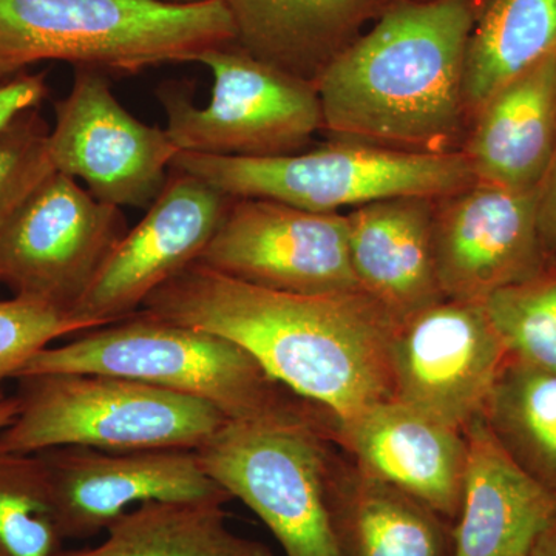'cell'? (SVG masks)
Here are the masks:
<instances>
[{
  "mask_svg": "<svg viewBox=\"0 0 556 556\" xmlns=\"http://www.w3.org/2000/svg\"><path fill=\"white\" fill-rule=\"evenodd\" d=\"M141 309L239 343L274 379L336 420L393 397L391 345L401 320L367 292L274 291L195 262Z\"/></svg>",
  "mask_w": 556,
  "mask_h": 556,
  "instance_id": "obj_1",
  "label": "cell"
},
{
  "mask_svg": "<svg viewBox=\"0 0 556 556\" xmlns=\"http://www.w3.org/2000/svg\"><path fill=\"white\" fill-rule=\"evenodd\" d=\"M479 2L390 0L314 83L325 134L402 152H460L470 127L464 75Z\"/></svg>",
  "mask_w": 556,
  "mask_h": 556,
  "instance_id": "obj_2",
  "label": "cell"
},
{
  "mask_svg": "<svg viewBox=\"0 0 556 556\" xmlns=\"http://www.w3.org/2000/svg\"><path fill=\"white\" fill-rule=\"evenodd\" d=\"M232 43L223 0H0V83L42 61L135 75Z\"/></svg>",
  "mask_w": 556,
  "mask_h": 556,
  "instance_id": "obj_3",
  "label": "cell"
},
{
  "mask_svg": "<svg viewBox=\"0 0 556 556\" xmlns=\"http://www.w3.org/2000/svg\"><path fill=\"white\" fill-rule=\"evenodd\" d=\"M73 338L40 350L16 379L42 372L118 376L201 399L228 420L325 412L274 379L239 343L144 309Z\"/></svg>",
  "mask_w": 556,
  "mask_h": 556,
  "instance_id": "obj_4",
  "label": "cell"
},
{
  "mask_svg": "<svg viewBox=\"0 0 556 556\" xmlns=\"http://www.w3.org/2000/svg\"><path fill=\"white\" fill-rule=\"evenodd\" d=\"M17 380V415L0 450H199L228 422L214 405L139 380L42 372Z\"/></svg>",
  "mask_w": 556,
  "mask_h": 556,
  "instance_id": "obj_5",
  "label": "cell"
},
{
  "mask_svg": "<svg viewBox=\"0 0 556 556\" xmlns=\"http://www.w3.org/2000/svg\"><path fill=\"white\" fill-rule=\"evenodd\" d=\"M170 169L195 175L232 199L273 200L320 214L396 197L439 199L477 182L463 152H402L340 139L276 159L179 152Z\"/></svg>",
  "mask_w": 556,
  "mask_h": 556,
  "instance_id": "obj_6",
  "label": "cell"
},
{
  "mask_svg": "<svg viewBox=\"0 0 556 556\" xmlns=\"http://www.w3.org/2000/svg\"><path fill=\"white\" fill-rule=\"evenodd\" d=\"M332 420H228L197 450L207 477L265 522L285 556H343L327 496Z\"/></svg>",
  "mask_w": 556,
  "mask_h": 556,
  "instance_id": "obj_7",
  "label": "cell"
},
{
  "mask_svg": "<svg viewBox=\"0 0 556 556\" xmlns=\"http://www.w3.org/2000/svg\"><path fill=\"white\" fill-rule=\"evenodd\" d=\"M214 76L211 102L197 108L185 86L163 84L159 100L179 152L276 159L305 152L324 131L316 84L252 58L237 43L201 54Z\"/></svg>",
  "mask_w": 556,
  "mask_h": 556,
  "instance_id": "obj_8",
  "label": "cell"
},
{
  "mask_svg": "<svg viewBox=\"0 0 556 556\" xmlns=\"http://www.w3.org/2000/svg\"><path fill=\"white\" fill-rule=\"evenodd\" d=\"M126 233L121 207L53 170L0 233V285L70 314Z\"/></svg>",
  "mask_w": 556,
  "mask_h": 556,
  "instance_id": "obj_9",
  "label": "cell"
},
{
  "mask_svg": "<svg viewBox=\"0 0 556 556\" xmlns=\"http://www.w3.org/2000/svg\"><path fill=\"white\" fill-rule=\"evenodd\" d=\"M54 115L53 169L86 182L102 203L148 211L179 153L167 130L135 118L116 100L109 76L93 68H76L72 90L56 102Z\"/></svg>",
  "mask_w": 556,
  "mask_h": 556,
  "instance_id": "obj_10",
  "label": "cell"
},
{
  "mask_svg": "<svg viewBox=\"0 0 556 556\" xmlns=\"http://www.w3.org/2000/svg\"><path fill=\"white\" fill-rule=\"evenodd\" d=\"M507 361L484 302L444 299L399 324L391 345L393 397L466 431L482 417Z\"/></svg>",
  "mask_w": 556,
  "mask_h": 556,
  "instance_id": "obj_11",
  "label": "cell"
},
{
  "mask_svg": "<svg viewBox=\"0 0 556 556\" xmlns=\"http://www.w3.org/2000/svg\"><path fill=\"white\" fill-rule=\"evenodd\" d=\"M200 265L292 294L362 291L351 266L345 214L263 199H233Z\"/></svg>",
  "mask_w": 556,
  "mask_h": 556,
  "instance_id": "obj_12",
  "label": "cell"
},
{
  "mask_svg": "<svg viewBox=\"0 0 556 556\" xmlns=\"http://www.w3.org/2000/svg\"><path fill=\"white\" fill-rule=\"evenodd\" d=\"M170 172L144 218L113 249L70 313L87 329L138 313L161 285L199 262L222 228L232 197L188 172Z\"/></svg>",
  "mask_w": 556,
  "mask_h": 556,
  "instance_id": "obj_13",
  "label": "cell"
},
{
  "mask_svg": "<svg viewBox=\"0 0 556 556\" xmlns=\"http://www.w3.org/2000/svg\"><path fill=\"white\" fill-rule=\"evenodd\" d=\"M540 190L473 182L434 201L433 252L445 299L485 302L547 265Z\"/></svg>",
  "mask_w": 556,
  "mask_h": 556,
  "instance_id": "obj_14",
  "label": "cell"
},
{
  "mask_svg": "<svg viewBox=\"0 0 556 556\" xmlns=\"http://www.w3.org/2000/svg\"><path fill=\"white\" fill-rule=\"evenodd\" d=\"M39 455L67 540L98 535L135 503L232 500L207 477L197 450L56 447Z\"/></svg>",
  "mask_w": 556,
  "mask_h": 556,
  "instance_id": "obj_15",
  "label": "cell"
},
{
  "mask_svg": "<svg viewBox=\"0 0 556 556\" xmlns=\"http://www.w3.org/2000/svg\"><path fill=\"white\" fill-rule=\"evenodd\" d=\"M332 441L354 463L455 525L468 460L466 431L391 397L332 420Z\"/></svg>",
  "mask_w": 556,
  "mask_h": 556,
  "instance_id": "obj_16",
  "label": "cell"
},
{
  "mask_svg": "<svg viewBox=\"0 0 556 556\" xmlns=\"http://www.w3.org/2000/svg\"><path fill=\"white\" fill-rule=\"evenodd\" d=\"M434 201L396 197L345 214L351 266L362 291L401 321L445 299L434 263Z\"/></svg>",
  "mask_w": 556,
  "mask_h": 556,
  "instance_id": "obj_17",
  "label": "cell"
},
{
  "mask_svg": "<svg viewBox=\"0 0 556 556\" xmlns=\"http://www.w3.org/2000/svg\"><path fill=\"white\" fill-rule=\"evenodd\" d=\"M468 460L452 556H530L556 515V496L497 444L484 419L466 428Z\"/></svg>",
  "mask_w": 556,
  "mask_h": 556,
  "instance_id": "obj_18",
  "label": "cell"
},
{
  "mask_svg": "<svg viewBox=\"0 0 556 556\" xmlns=\"http://www.w3.org/2000/svg\"><path fill=\"white\" fill-rule=\"evenodd\" d=\"M556 148V53L510 80L471 119L460 152L475 178L540 190Z\"/></svg>",
  "mask_w": 556,
  "mask_h": 556,
  "instance_id": "obj_19",
  "label": "cell"
},
{
  "mask_svg": "<svg viewBox=\"0 0 556 556\" xmlns=\"http://www.w3.org/2000/svg\"><path fill=\"white\" fill-rule=\"evenodd\" d=\"M328 507L343 556H452L453 522L334 445Z\"/></svg>",
  "mask_w": 556,
  "mask_h": 556,
  "instance_id": "obj_20",
  "label": "cell"
},
{
  "mask_svg": "<svg viewBox=\"0 0 556 556\" xmlns=\"http://www.w3.org/2000/svg\"><path fill=\"white\" fill-rule=\"evenodd\" d=\"M237 30V46L316 83L329 62L372 24L390 0H223Z\"/></svg>",
  "mask_w": 556,
  "mask_h": 556,
  "instance_id": "obj_21",
  "label": "cell"
},
{
  "mask_svg": "<svg viewBox=\"0 0 556 556\" xmlns=\"http://www.w3.org/2000/svg\"><path fill=\"white\" fill-rule=\"evenodd\" d=\"M554 53L556 0H481L464 75L468 121L497 90Z\"/></svg>",
  "mask_w": 556,
  "mask_h": 556,
  "instance_id": "obj_22",
  "label": "cell"
},
{
  "mask_svg": "<svg viewBox=\"0 0 556 556\" xmlns=\"http://www.w3.org/2000/svg\"><path fill=\"white\" fill-rule=\"evenodd\" d=\"M223 506L149 501L116 518L100 546L61 556H274L266 544L236 535Z\"/></svg>",
  "mask_w": 556,
  "mask_h": 556,
  "instance_id": "obj_23",
  "label": "cell"
},
{
  "mask_svg": "<svg viewBox=\"0 0 556 556\" xmlns=\"http://www.w3.org/2000/svg\"><path fill=\"white\" fill-rule=\"evenodd\" d=\"M482 419L510 459L556 496V376L508 358Z\"/></svg>",
  "mask_w": 556,
  "mask_h": 556,
  "instance_id": "obj_24",
  "label": "cell"
},
{
  "mask_svg": "<svg viewBox=\"0 0 556 556\" xmlns=\"http://www.w3.org/2000/svg\"><path fill=\"white\" fill-rule=\"evenodd\" d=\"M65 541L42 457L0 450V556H61Z\"/></svg>",
  "mask_w": 556,
  "mask_h": 556,
  "instance_id": "obj_25",
  "label": "cell"
},
{
  "mask_svg": "<svg viewBox=\"0 0 556 556\" xmlns=\"http://www.w3.org/2000/svg\"><path fill=\"white\" fill-rule=\"evenodd\" d=\"M484 303L508 358L556 376V257L535 276L500 289Z\"/></svg>",
  "mask_w": 556,
  "mask_h": 556,
  "instance_id": "obj_26",
  "label": "cell"
},
{
  "mask_svg": "<svg viewBox=\"0 0 556 556\" xmlns=\"http://www.w3.org/2000/svg\"><path fill=\"white\" fill-rule=\"evenodd\" d=\"M87 331L68 313L24 298L0 300V402L5 401L3 383L16 379L35 354L54 340Z\"/></svg>",
  "mask_w": 556,
  "mask_h": 556,
  "instance_id": "obj_27",
  "label": "cell"
},
{
  "mask_svg": "<svg viewBox=\"0 0 556 556\" xmlns=\"http://www.w3.org/2000/svg\"><path fill=\"white\" fill-rule=\"evenodd\" d=\"M49 135L39 108L25 110L0 134V233L28 193L54 170Z\"/></svg>",
  "mask_w": 556,
  "mask_h": 556,
  "instance_id": "obj_28",
  "label": "cell"
},
{
  "mask_svg": "<svg viewBox=\"0 0 556 556\" xmlns=\"http://www.w3.org/2000/svg\"><path fill=\"white\" fill-rule=\"evenodd\" d=\"M49 94L47 73H20L0 83V134L25 110L39 108Z\"/></svg>",
  "mask_w": 556,
  "mask_h": 556,
  "instance_id": "obj_29",
  "label": "cell"
},
{
  "mask_svg": "<svg viewBox=\"0 0 556 556\" xmlns=\"http://www.w3.org/2000/svg\"><path fill=\"white\" fill-rule=\"evenodd\" d=\"M540 232L544 248L551 257H556V148L551 169L540 189Z\"/></svg>",
  "mask_w": 556,
  "mask_h": 556,
  "instance_id": "obj_30",
  "label": "cell"
},
{
  "mask_svg": "<svg viewBox=\"0 0 556 556\" xmlns=\"http://www.w3.org/2000/svg\"><path fill=\"white\" fill-rule=\"evenodd\" d=\"M530 556H556V515L547 529L541 533Z\"/></svg>",
  "mask_w": 556,
  "mask_h": 556,
  "instance_id": "obj_31",
  "label": "cell"
},
{
  "mask_svg": "<svg viewBox=\"0 0 556 556\" xmlns=\"http://www.w3.org/2000/svg\"><path fill=\"white\" fill-rule=\"evenodd\" d=\"M17 415V399L16 396L7 397L5 401L0 402V430L13 422L14 417Z\"/></svg>",
  "mask_w": 556,
  "mask_h": 556,
  "instance_id": "obj_32",
  "label": "cell"
},
{
  "mask_svg": "<svg viewBox=\"0 0 556 556\" xmlns=\"http://www.w3.org/2000/svg\"><path fill=\"white\" fill-rule=\"evenodd\" d=\"M167 2L190 3V2H201V0H167Z\"/></svg>",
  "mask_w": 556,
  "mask_h": 556,
  "instance_id": "obj_33",
  "label": "cell"
}]
</instances>
